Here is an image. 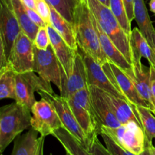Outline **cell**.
<instances>
[{
  "label": "cell",
  "mask_w": 155,
  "mask_h": 155,
  "mask_svg": "<svg viewBox=\"0 0 155 155\" xmlns=\"http://www.w3.org/2000/svg\"><path fill=\"white\" fill-rule=\"evenodd\" d=\"M0 98L16 99V73L9 64L0 69Z\"/></svg>",
  "instance_id": "obj_24"
},
{
  "label": "cell",
  "mask_w": 155,
  "mask_h": 155,
  "mask_svg": "<svg viewBox=\"0 0 155 155\" xmlns=\"http://www.w3.org/2000/svg\"><path fill=\"white\" fill-rule=\"evenodd\" d=\"M154 114H155V111H154Z\"/></svg>",
  "instance_id": "obj_45"
},
{
  "label": "cell",
  "mask_w": 155,
  "mask_h": 155,
  "mask_svg": "<svg viewBox=\"0 0 155 155\" xmlns=\"http://www.w3.org/2000/svg\"><path fill=\"white\" fill-rule=\"evenodd\" d=\"M31 113V127L41 136H52L56 130L63 127L54 107L45 98H42L35 102Z\"/></svg>",
  "instance_id": "obj_9"
},
{
  "label": "cell",
  "mask_w": 155,
  "mask_h": 155,
  "mask_svg": "<svg viewBox=\"0 0 155 155\" xmlns=\"http://www.w3.org/2000/svg\"><path fill=\"white\" fill-rule=\"evenodd\" d=\"M100 135L105 144V147L112 155H138L123 148L105 133H101Z\"/></svg>",
  "instance_id": "obj_30"
},
{
  "label": "cell",
  "mask_w": 155,
  "mask_h": 155,
  "mask_svg": "<svg viewBox=\"0 0 155 155\" xmlns=\"http://www.w3.org/2000/svg\"><path fill=\"white\" fill-rule=\"evenodd\" d=\"M38 94L40 95L41 98H45L53 104L60 117L64 128L66 129L87 150L89 149L90 145L89 139L76 119L67 98L62 97L61 95H57L54 92L48 93L40 92H38Z\"/></svg>",
  "instance_id": "obj_8"
},
{
  "label": "cell",
  "mask_w": 155,
  "mask_h": 155,
  "mask_svg": "<svg viewBox=\"0 0 155 155\" xmlns=\"http://www.w3.org/2000/svg\"><path fill=\"white\" fill-rule=\"evenodd\" d=\"M47 30L50 37L51 46L52 47L64 73L62 76V80L68 79L72 73L75 57L78 50H74L71 48L50 24L47 25Z\"/></svg>",
  "instance_id": "obj_14"
},
{
  "label": "cell",
  "mask_w": 155,
  "mask_h": 155,
  "mask_svg": "<svg viewBox=\"0 0 155 155\" xmlns=\"http://www.w3.org/2000/svg\"><path fill=\"white\" fill-rule=\"evenodd\" d=\"M100 90L102 96L108 103L110 109L121 124L135 122L142 128L140 118L133 104H130L127 101L119 97L104 92L101 89Z\"/></svg>",
  "instance_id": "obj_17"
},
{
  "label": "cell",
  "mask_w": 155,
  "mask_h": 155,
  "mask_svg": "<svg viewBox=\"0 0 155 155\" xmlns=\"http://www.w3.org/2000/svg\"><path fill=\"white\" fill-rule=\"evenodd\" d=\"M130 42L133 51V61H141L142 58H145L150 65L155 68V49L151 46L137 27L132 30Z\"/></svg>",
  "instance_id": "obj_21"
},
{
  "label": "cell",
  "mask_w": 155,
  "mask_h": 155,
  "mask_svg": "<svg viewBox=\"0 0 155 155\" xmlns=\"http://www.w3.org/2000/svg\"><path fill=\"white\" fill-rule=\"evenodd\" d=\"M98 1H99L100 2L102 3V4H104V5L108 6L109 7V5H110V2H109V0H98Z\"/></svg>",
  "instance_id": "obj_43"
},
{
  "label": "cell",
  "mask_w": 155,
  "mask_h": 155,
  "mask_svg": "<svg viewBox=\"0 0 155 155\" xmlns=\"http://www.w3.org/2000/svg\"><path fill=\"white\" fill-rule=\"evenodd\" d=\"M52 136L58 140L65 151L71 154L92 155L63 127L56 130L53 133Z\"/></svg>",
  "instance_id": "obj_26"
},
{
  "label": "cell",
  "mask_w": 155,
  "mask_h": 155,
  "mask_svg": "<svg viewBox=\"0 0 155 155\" xmlns=\"http://www.w3.org/2000/svg\"><path fill=\"white\" fill-rule=\"evenodd\" d=\"M89 87L87 81V72L82 53L78 51L75 57L72 73L68 79L62 80V86L60 95L68 98L81 89Z\"/></svg>",
  "instance_id": "obj_16"
},
{
  "label": "cell",
  "mask_w": 155,
  "mask_h": 155,
  "mask_svg": "<svg viewBox=\"0 0 155 155\" xmlns=\"http://www.w3.org/2000/svg\"><path fill=\"white\" fill-rule=\"evenodd\" d=\"M50 155H52V154H50Z\"/></svg>",
  "instance_id": "obj_46"
},
{
  "label": "cell",
  "mask_w": 155,
  "mask_h": 155,
  "mask_svg": "<svg viewBox=\"0 0 155 155\" xmlns=\"http://www.w3.org/2000/svg\"><path fill=\"white\" fill-rule=\"evenodd\" d=\"M12 10L15 13L23 32L32 40H34L39 27L35 24L27 15L24 4L21 0H11Z\"/></svg>",
  "instance_id": "obj_25"
},
{
  "label": "cell",
  "mask_w": 155,
  "mask_h": 155,
  "mask_svg": "<svg viewBox=\"0 0 155 155\" xmlns=\"http://www.w3.org/2000/svg\"><path fill=\"white\" fill-rule=\"evenodd\" d=\"M74 30L79 49L93 58L101 65L108 61L101 47L98 33L92 19V11L87 0L80 2L77 8Z\"/></svg>",
  "instance_id": "obj_1"
},
{
  "label": "cell",
  "mask_w": 155,
  "mask_h": 155,
  "mask_svg": "<svg viewBox=\"0 0 155 155\" xmlns=\"http://www.w3.org/2000/svg\"><path fill=\"white\" fill-rule=\"evenodd\" d=\"M1 155H2V154H1Z\"/></svg>",
  "instance_id": "obj_48"
},
{
  "label": "cell",
  "mask_w": 155,
  "mask_h": 155,
  "mask_svg": "<svg viewBox=\"0 0 155 155\" xmlns=\"http://www.w3.org/2000/svg\"><path fill=\"white\" fill-rule=\"evenodd\" d=\"M80 1H82V0H80Z\"/></svg>",
  "instance_id": "obj_47"
},
{
  "label": "cell",
  "mask_w": 155,
  "mask_h": 155,
  "mask_svg": "<svg viewBox=\"0 0 155 155\" xmlns=\"http://www.w3.org/2000/svg\"><path fill=\"white\" fill-rule=\"evenodd\" d=\"M21 2L25 6H27V8H30L35 9L36 8V4H35V0H21ZM36 10V9H35Z\"/></svg>",
  "instance_id": "obj_37"
},
{
  "label": "cell",
  "mask_w": 155,
  "mask_h": 155,
  "mask_svg": "<svg viewBox=\"0 0 155 155\" xmlns=\"http://www.w3.org/2000/svg\"><path fill=\"white\" fill-rule=\"evenodd\" d=\"M87 1L91 11L104 33L113 41L115 45L132 64L133 51L130 36L126 33L108 6L104 5L98 0Z\"/></svg>",
  "instance_id": "obj_3"
},
{
  "label": "cell",
  "mask_w": 155,
  "mask_h": 155,
  "mask_svg": "<svg viewBox=\"0 0 155 155\" xmlns=\"http://www.w3.org/2000/svg\"><path fill=\"white\" fill-rule=\"evenodd\" d=\"M44 142H45V136H41V142H40V144H39V149H38V152L36 155H43Z\"/></svg>",
  "instance_id": "obj_38"
},
{
  "label": "cell",
  "mask_w": 155,
  "mask_h": 155,
  "mask_svg": "<svg viewBox=\"0 0 155 155\" xmlns=\"http://www.w3.org/2000/svg\"><path fill=\"white\" fill-rule=\"evenodd\" d=\"M66 155H72V154H71L69 152H68V151H66Z\"/></svg>",
  "instance_id": "obj_44"
},
{
  "label": "cell",
  "mask_w": 155,
  "mask_h": 155,
  "mask_svg": "<svg viewBox=\"0 0 155 155\" xmlns=\"http://www.w3.org/2000/svg\"><path fill=\"white\" fill-rule=\"evenodd\" d=\"M146 145H148V148H149L150 151H151L152 155H155V147L152 145V142H147Z\"/></svg>",
  "instance_id": "obj_39"
},
{
  "label": "cell",
  "mask_w": 155,
  "mask_h": 155,
  "mask_svg": "<svg viewBox=\"0 0 155 155\" xmlns=\"http://www.w3.org/2000/svg\"><path fill=\"white\" fill-rule=\"evenodd\" d=\"M102 68L114 86L124 94L129 103L149 108L148 104L138 92L132 79L125 71L110 61L103 64Z\"/></svg>",
  "instance_id": "obj_11"
},
{
  "label": "cell",
  "mask_w": 155,
  "mask_h": 155,
  "mask_svg": "<svg viewBox=\"0 0 155 155\" xmlns=\"http://www.w3.org/2000/svg\"><path fill=\"white\" fill-rule=\"evenodd\" d=\"M24 8H25L26 12H27V15L30 17V19H31V21H33L35 24H36L38 27H46V26L48 25V24L43 21V19L41 18L40 15L38 14V12H36L35 9L30 8H27V6L25 5H24Z\"/></svg>",
  "instance_id": "obj_34"
},
{
  "label": "cell",
  "mask_w": 155,
  "mask_h": 155,
  "mask_svg": "<svg viewBox=\"0 0 155 155\" xmlns=\"http://www.w3.org/2000/svg\"><path fill=\"white\" fill-rule=\"evenodd\" d=\"M38 133L33 128H30L22 136H18L15 139L12 155H36L41 142L38 137Z\"/></svg>",
  "instance_id": "obj_23"
},
{
  "label": "cell",
  "mask_w": 155,
  "mask_h": 155,
  "mask_svg": "<svg viewBox=\"0 0 155 155\" xmlns=\"http://www.w3.org/2000/svg\"><path fill=\"white\" fill-rule=\"evenodd\" d=\"M31 109L15 101L0 109V153L22 132L31 128Z\"/></svg>",
  "instance_id": "obj_2"
},
{
  "label": "cell",
  "mask_w": 155,
  "mask_h": 155,
  "mask_svg": "<svg viewBox=\"0 0 155 155\" xmlns=\"http://www.w3.org/2000/svg\"><path fill=\"white\" fill-rule=\"evenodd\" d=\"M134 106L140 118L147 142H152V140L155 138V114L151 109L148 107L143 106Z\"/></svg>",
  "instance_id": "obj_27"
},
{
  "label": "cell",
  "mask_w": 155,
  "mask_h": 155,
  "mask_svg": "<svg viewBox=\"0 0 155 155\" xmlns=\"http://www.w3.org/2000/svg\"><path fill=\"white\" fill-rule=\"evenodd\" d=\"M54 93L51 83L39 77L34 71L16 74V99L15 101L32 108L36 102L35 92Z\"/></svg>",
  "instance_id": "obj_7"
},
{
  "label": "cell",
  "mask_w": 155,
  "mask_h": 155,
  "mask_svg": "<svg viewBox=\"0 0 155 155\" xmlns=\"http://www.w3.org/2000/svg\"><path fill=\"white\" fill-rule=\"evenodd\" d=\"M62 17L74 25L75 13L80 0H45Z\"/></svg>",
  "instance_id": "obj_28"
},
{
  "label": "cell",
  "mask_w": 155,
  "mask_h": 155,
  "mask_svg": "<svg viewBox=\"0 0 155 155\" xmlns=\"http://www.w3.org/2000/svg\"><path fill=\"white\" fill-rule=\"evenodd\" d=\"M22 30L13 11L2 2H0V65L8 64V58L14 45Z\"/></svg>",
  "instance_id": "obj_6"
},
{
  "label": "cell",
  "mask_w": 155,
  "mask_h": 155,
  "mask_svg": "<svg viewBox=\"0 0 155 155\" xmlns=\"http://www.w3.org/2000/svg\"><path fill=\"white\" fill-rule=\"evenodd\" d=\"M139 155H152V154H151V152L150 151V149L149 148H148V146L146 145V148H145V149L144 150L143 152H142V154H140Z\"/></svg>",
  "instance_id": "obj_41"
},
{
  "label": "cell",
  "mask_w": 155,
  "mask_h": 155,
  "mask_svg": "<svg viewBox=\"0 0 155 155\" xmlns=\"http://www.w3.org/2000/svg\"><path fill=\"white\" fill-rule=\"evenodd\" d=\"M88 151L92 155H112L109 152L107 148L103 146L101 142H100L98 137L95 138L89 146Z\"/></svg>",
  "instance_id": "obj_33"
},
{
  "label": "cell",
  "mask_w": 155,
  "mask_h": 155,
  "mask_svg": "<svg viewBox=\"0 0 155 155\" xmlns=\"http://www.w3.org/2000/svg\"><path fill=\"white\" fill-rule=\"evenodd\" d=\"M134 17L138 28L153 48H155V29L144 0H134Z\"/></svg>",
  "instance_id": "obj_20"
},
{
  "label": "cell",
  "mask_w": 155,
  "mask_h": 155,
  "mask_svg": "<svg viewBox=\"0 0 155 155\" xmlns=\"http://www.w3.org/2000/svg\"><path fill=\"white\" fill-rule=\"evenodd\" d=\"M92 19L94 23L95 28H96L97 33H98V37H99V42L101 44V47L102 51H104V54L107 56L108 61H110L113 63L116 64L117 66L122 68L124 71H128L131 69L132 64L127 61L125 56L122 54L119 48L115 45L113 41L109 38V36L104 33L103 29L98 24L96 18L93 15L92 12Z\"/></svg>",
  "instance_id": "obj_19"
},
{
  "label": "cell",
  "mask_w": 155,
  "mask_h": 155,
  "mask_svg": "<svg viewBox=\"0 0 155 155\" xmlns=\"http://www.w3.org/2000/svg\"><path fill=\"white\" fill-rule=\"evenodd\" d=\"M50 8H51L50 25L58 32V33L63 38L64 40L71 48L74 50H78L79 47L76 39L74 26L67 21L64 17H62L54 8L51 6H50Z\"/></svg>",
  "instance_id": "obj_22"
},
{
  "label": "cell",
  "mask_w": 155,
  "mask_h": 155,
  "mask_svg": "<svg viewBox=\"0 0 155 155\" xmlns=\"http://www.w3.org/2000/svg\"><path fill=\"white\" fill-rule=\"evenodd\" d=\"M82 54H83V60H84L85 65H86V72H87L88 85L95 86L104 92H108L111 95L127 101L124 94L120 91L118 90L111 83L106 73L104 72L102 65L96 61L93 58H92L88 54L82 52Z\"/></svg>",
  "instance_id": "obj_13"
},
{
  "label": "cell",
  "mask_w": 155,
  "mask_h": 155,
  "mask_svg": "<svg viewBox=\"0 0 155 155\" xmlns=\"http://www.w3.org/2000/svg\"><path fill=\"white\" fill-rule=\"evenodd\" d=\"M125 72L133 80L136 89L149 108L155 111V100L153 97L150 84L151 69L142 64L141 61H133L132 68Z\"/></svg>",
  "instance_id": "obj_15"
},
{
  "label": "cell",
  "mask_w": 155,
  "mask_h": 155,
  "mask_svg": "<svg viewBox=\"0 0 155 155\" xmlns=\"http://www.w3.org/2000/svg\"><path fill=\"white\" fill-rule=\"evenodd\" d=\"M109 2H110L109 8L111 10L112 13L116 17L126 33L130 36L133 29L131 28V22L129 21L127 12H126L124 1L123 0H109Z\"/></svg>",
  "instance_id": "obj_29"
},
{
  "label": "cell",
  "mask_w": 155,
  "mask_h": 155,
  "mask_svg": "<svg viewBox=\"0 0 155 155\" xmlns=\"http://www.w3.org/2000/svg\"><path fill=\"white\" fill-rule=\"evenodd\" d=\"M154 49H155V48H154Z\"/></svg>",
  "instance_id": "obj_49"
},
{
  "label": "cell",
  "mask_w": 155,
  "mask_h": 155,
  "mask_svg": "<svg viewBox=\"0 0 155 155\" xmlns=\"http://www.w3.org/2000/svg\"><path fill=\"white\" fill-rule=\"evenodd\" d=\"M89 89L92 106L101 125L110 128H116L122 125L111 110L108 103L102 96L100 89L89 86Z\"/></svg>",
  "instance_id": "obj_18"
},
{
  "label": "cell",
  "mask_w": 155,
  "mask_h": 155,
  "mask_svg": "<svg viewBox=\"0 0 155 155\" xmlns=\"http://www.w3.org/2000/svg\"><path fill=\"white\" fill-rule=\"evenodd\" d=\"M67 100L91 145L101 133L102 125L92 106L89 87L78 91Z\"/></svg>",
  "instance_id": "obj_4"
},
{
  "label": "cell",
  "mask_w": 155,
  "mask_h": 155,
  "mask_svg": "<svg viewBox=\"0 0 155 155\" xmlns=\"http://www.w3.org/2000/svg\"><path fill=\"white\" fill-rule=\"evenodd\" d=\"M34 46L41 50H45L50 46V37L46 27H40L33 40Z\"/></svg>",
  "instance_id": "obj_31"
},
{
  "label": "cell",
  "mask_w": 155,
  "mask_h": 155,
  "mask_svg": "<svg viewBox=\"0 0 155 155\" xmlns=\"http://www.w3.org/2000/svg\"><path fill=\"white\" fill-rule=\"evenodd\" d=\"M36 11L47 24H50L51 8L45 0H35Z\"/></svg>",
  "instance_id": "obj_32"
},
{
  "label": "cell",
  "mask_w": 155,
  "mask_h": 155,
  "mask_svg": "<svg viewBox=\"0 0 155 155\" xmlns=\"http://www.w3.org/2000/svg\"><path fill=\"white\" fill-rule=\"evenodd\" d=\"M149 6L151 12L155 15V0H150Z\"/></svg>",
  "instance_id": "obj_40"
},
{
  "label": "cell",
  "mask_w": 155,
  "mask_h": 155,
  "mask_svg": "<svg viewBox=\"0 0 155 155\" xmlns=\"http://www.w3.org/2000/svg\"><path fill=\"white\" fill-rule=\"evenodd\" d=\"M125 6L126 12H127V16H128L129 21L132 23L134 17V0H123Z\"/></svg>",
  "instance_id": "obj_35"
},
{
  "label": "cell",
  "mask_w": 155,
  "mask_h": 155,
  "mask_svg": "<svg viewBox=\"0 0 155 155\" xmlns=\"http://www.w3.org/2000/svg\"><path fill=\"white\" fill-rule=\"evenodd\" d=\"M150 69H151L150 84H151V92H152L153 97L155 100V68L152 65H150Z\"/></svg>",
  "instance_id": "obj_36"
},
{
  "label": "cell",
  "mask_w": 155,
  "mask_h": 155,
  "mask_svg": "<svg viewBox=\"0 0 155 155\" xmlns=\"http://www.w3.org/2000/svg\"><path fill=\"white\" fill-rule=\"evenodd\" d=\"M33 71L45 80L54 83L61 91L64 71L51 45L45 50L34 46Z\"/></svg>",
  "instance_id": "obj_10"
},
{
  "label": "cell",
  "mask_w": 155,
  "mask_h": 155,
  "mask_svg": "<svg viewBox=\"0 0 155 155\" xmlns=\"http://www.w3.org/2000/svg\"><path fill=\"white\" fill-rule=\"evenodd\" d=\"M8 64L16 74L34 71V43L24 32L21 31L14 45Z\"/></svg>",
  "instance_id": "obj_12"
},
{
  "label": "cell",
  "mask_w": 155,
  "mask_h": 155,
  "mask_svg": "<svg viewBox=\"0 0 155 155\" xmlns=\"http://www.w3.org/2000/svg\"><path fill=\"white\" fill-rule=\"evenodd\" d=\"M1 2H2L3 3H5V4L8 6V7H9L12 9V2H11V0H1Z\"/></svg>",
  "instance_id": "obj_42"
},
{
  "label": "cell",
  "mask_w": 155,
  "mask_h": 155,
  "mask_svg": "<svg viewBox=\"0 0 155 155\" xmlns=\"http://www.w3.org/2000/svg\"><path fill=\"white\" fill-rule=\"evenodd\" d=\"M101 133L107 134L120 146L136 154H142L146 148L147 139L145 132L135 122L122 124L116 128L102 126Z\"/></svg>",
  "instance_id": "obj_5"
}]
</instances>
